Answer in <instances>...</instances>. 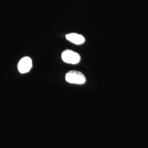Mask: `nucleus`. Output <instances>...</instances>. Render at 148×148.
Returning a JSON list of instances; mask_svg holds the SVG:
<instances>
[{
	"instance_id": "nucleus-1",
	"label": "nucleus",
	"mask_w": 148,
	"mask_h": 148,
	"mask_svg": "<svg viewBox=\"0 0 148 148\" xmlns=\"http://www.w3.org/2000/svg\"><path fill=\"white\" fill-rule=\"evenodd\" d=\"M65 80L70 84L82 85L84 84L86 79L81 72L77 70H71L65 75Z\"/></svg>"
},
{
	"instance_id": "nucleus-2",
	"label": "nucleus",
	"mask_w": 148,
	"mask_h": 148,
	"mask_svg": "<svg viewBox=\"0 0 148 148\" xmlns=\"http://www.w3.org/2000/svg\"><path fill=\"white\" fill-rule=\"evenodd\" d=\"M62 59L64 62L71 64L79 63L81 60L79 54L71 49H65L62 53Z\"/></svg>"
},
{
	"instance_id": "nucleus-3",
	"label": "nucleus",
	"mask_w": 148,
	"mask_h": 148,
	"mask_svg": "<svg viewBox=\"0 0 148 148\" xmlns=\"http://www.w3.org/2000/svg\"><path fill=\"white\" fill-rule=\"evenodd\" d=\"M32 66V59L29 57H24L19 60L18 64V70L21 74H25L28 73Z\"/></svg>"
},
{
	"instance_id": "nucleus-4",
	"label": "nucleus",
	"mask_w": 148,
	"mask_h": 148,
	"mask_svg": "<svg viewBox=\"0 0 148 148\" xmlns=\"http://www.w3.org/2000/svg\"><path fill=\"white\" fill-rule=\"evenodd\" d=\"M66 38L73 43L77 45L83 44L85 42V38L82 35L76 33H70L66 35Z\"/></svg>"
}]
</instances>
